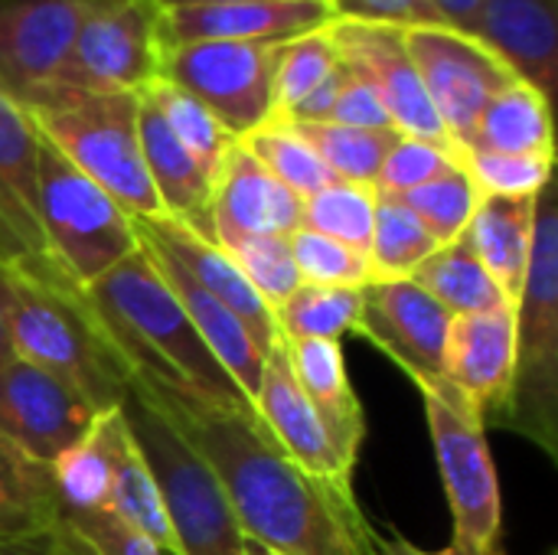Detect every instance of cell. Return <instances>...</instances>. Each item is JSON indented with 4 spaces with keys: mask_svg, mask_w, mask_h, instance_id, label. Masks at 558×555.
I'll use <instances>...</instances> for the list:
<instances>
[{
    "mask_svg": "<svg viewBox=\"0 0 558 555\" xmlns=\"http://www.w3.org/2000/svg\"><path fill=\"white\" fill-rule=\"evenodd\" d=\"M363 314V288L301 285L278 311L275 324L284 340H340L353 334Z\"/></svg>",
    "mask_w": 558,
    "mask_h": 555,
    "instance_id": "cell-35",
    "label": "cell"
},
{
    "mask_svg": "<svg viewBox=\"0 0 558 555\" xmlns=\"http://www.w3.org/2000/svg\"><path fill=\"white\" fill-rule=\"evenodd\" d=\"M160 7L108 0L75 33L56 82L88 92H141L160 69Z\"/></svg>",
    "mask_w": 558,
    "mask_h": 555,
    "instance_id": "cell-10",
    "label": "cell"
},
{
    "mask_svg": "<svg viewBox=\"0 0 558 555\" xmlns=\"http://www.w3.org/2000/svg\"><path fill=\"white\" fill-rule=\"evenodd\" d=\"M373 555H435V553L418 550L415 543H409V540H405V536H399V533H376Z\"/></svg>",
    "mask_w": 558,
    "mask_h": 555,
    "instance_id": "cell-49",
    "label": "cell"
},
{
    "mask_svg": "<svg viewBox=\"0 0 558 555\" xmlns=\"http://www.w3.org/2000/svg\"><path fill=\"white\" fill-rule=\"evenodd\" d=\"M108 0H0V88L26 101L56 82L78 26Z\"/></svg>",
    "mask_w": 558,
    "mask_h": 555,
    "instance_id": "cell-14",
    "label": "cell"
},
{
    "mask_svg": "<svg viewBox=\"0 0 558 555\" xmlns=\"http://www.w3.org/2000/svg\"><path fill=\"white\" fill-rule=\"evenodd\" d=\"M536 196H481L464 232L468 245L474 249L487 275L513 304L520 298L533 249Z\"/></svg>",
    "mask_w": 558,
    "mask_h": 555,
    "instance_id": "cell-25",
    "label": "cell"
},
{
    "mask_svg": "<svg viewBox=\"0 0 558 555\" xmlns=\"http://www.w3.org/2000/svg\"><path fill=\"white\" fill-rule=\"evenodd\" d=\"M340 65V56L330 43L327 26L284 39L275 46V114L288 118L298 101H304L333 69Z\"/></svg>",
    "mask_w": 558,
    "mask_h": 555,
    "instance_id": "cell-39",
    "label": "cell"
},
{
    "mask_svg": "<svg viewBox=\"0 0 558 555\" xmlns=\"http://www.w3.org/2000/svg\"><path fill=\"white\" fill-rule=\"evenodd\" d=\"M549 555H558V550H553V553H549Z\"/></svg>",
    "mask_w": 558,
    "mask_h": 555,
    "instance_id": "cell-54",
    "label": "cell"
},
{
    "mask_svg": "<svg viewBox=\"0 0 558 555\" xmlns=\"http://www.w3.org/2000/svg\"><path fill=\"white\" fill-rule=\"evenodd\" d=\"M121 415L154 474L180 553L245 555V536L235 523V514L199 451L134 386H128Z\"/></svg>",
    "mask_w": 558,
    "mask_h": 555,
    "instance_id": "cell-6",
    "label": "cell"
},
{
    "mask_svg": "<svg viewBox=\"0 0 558 555\" xmlns=\"http://www.w3.org/2000/svg\"><path fill=\"white\" fill-rule=\"evenodd\" d=\"M275 46L196 39L160 49L157 75L203 101L239 141L275 114Z\"/></svg>",
    "mask_w": 558,
    "mask_h": 555,
    "instance_id": "cell-9",
    "label": "cell"
},
{
    "mask_svg": "<svg viewBox=\"0 0 558 555\" xmlns=\"http://www.w3.org/2000/svg\"><path fill=\"white\" fill-rule=\"evenodd\" d=\"M0 555H95V550L62 520V527L56 533L36 536V540L0 543Z\"/></svg>",
    "mask_w": 558,
    "mask_h": 555,
    "instance_id": "cell-47",
    "label": "cell"
},
{
    "mask_svg": "<svg viewBox=\"0 0 558 555\" xmlns=\"http://www.w3.org/2000/svg\"><path fill=\"white\" fill-rule=\"evenodd\" d=\"M0 219L26 255H46L36 219V128L0 88Z\"/></svg>",
    "mask_w": 558,
    "mask_h": 555,
    "instance_id": "cell-26",
    "label": "cell"
},
{
    "mask_svg": "<svg viewBox=\"0 0 558 555\" xmlns=\"http://www.w3.org/2000/svg\"><path fill=\"white\" fill-rule=\"evenodd\" d=\"M288 124L311 144V150L327 164V170L337 180L363 183V186H376L379 167L399 137V131H363L333 121H288Z\"/></svg>",
    "mask_w": 558,
    "mask_h": 555,
    "instance_id": "cell-33",
    "label": "cell"
},
{
    "mask_svg": "<svg viewBox=\"0 0 558 555\" xmlns=\"http://www.w3.org/2000/svg\"><path fill=\"white\" fill-rule=\"evenodd\" d=\"M255 412L271 432V438L281 445V451L294 458L307 474L333 484H353V468L340 461L320 415L314 412L311 399L304 396L288 363V350L281 337L265 353L262 383L255 393Z\"/></svg>",
    "mask_w": 558,
    "mask_h": 555,
    "instance_id": "cell-19",
    "label": "cell"
},
{
    "mask_svg": "<svg viewBox=\"0 0 558 555\" xmlns=\"http://www.w3.org/2000/svg\"><path fill=\"white\" fill-rule=\"evenodd\" d=\"M245 555H275V553H268V550H262V546H255V543H248V540H245Z\"/></svg>",
    "mask_w": 558,
    "mask_h": 555,
    "instance_id": "cell-53",
    "label": "cell"
},
{
    "mask_svg": "<svg viewBox=\"0 0 558 555\" xmlns=\"http://www.w3.org/2000/svg\"><path fill=\"white\" fill-rule=\"evenodd\" d=\"M141 242V239H137ZM144 245V242H141ZM147 255L154 258V265L160 268V275L167 278L170 291L177 294L180 307L186 311L190 324L196 327V334L203 337V343L209 347V353L226 366V373L235 379V386L252 399L255 406V393L262 383V366H265V353L255 347V340L248 337V330L239 324V317L219 304L213 294H206L173 258H167L163 252L144 245Z\"/></svg>",
    "mask_w": 558,
    "mask_h": 555,
    "instance_id": "cell-24",
    "label": "cell"
},
{
    "mask_svg": "<svg viewBox=\"0 0 558 555\" xmlns=\"http://www.w3.org/2000/svg\"><path fill=\"white\" fill-rule=\"evenodd\" d=\"M170 128V134L206 167V173L216 180V170L226 157V150L235 144V137L216 121V114L196 101L190 92H183L180 85L167 82V79H150L141 92H137Z\"/></svg>",
    "mask_w": 558,
    "mask_h": 555,
    "instance_id": "cell-32",
    "label": "cell"
},
{
    "mask_svg": "<svg viewBox=\"0 0 558 555\" xmlns=\"http://www.w3.org/2000/svg\"><path fill=\"white\" fill-rule=\"evenodd\" d=\"M418 288H425L451 317L464 314H487L510 307L513 301L497 288V281L487 275L468 239H454L441 245L435 255L425 258V265L412 275Z\"/></svg>",
    "mask_w": 558,
    "mask_h": 555,
    "instance_id": "cell-29",
    "label": "cell"
},
{
    "mask_svg": "<svg viewBox=\"0 0 558 555\" xmlns=\"http://www.w3.org/2000/svg\"><path fill=\"white\" fill-rule=\"evenodd\" d=\"M301 209L304 200L278 183L242 141L226 150L209 196V236L216 245L248 236H291L301 229Z\"/></svg>",
    "mask_w": 558,
    "mask_h": 555,
    "instance_id": "cell-17",
    "label": "cell"
},
{
    "mask_svg": "<svg viewBox=\"0 0 558 555\" xmlns=\"http://www.w3.org/2000/svg\"><path fill=\"white\" fill-rule=\"evenodd\" d=\"M294 265L301 272L304 285H324V288H366L373 281L369 258L356 249L327 239L311 229H294L288 236Z\"/></svg>",
    "mask_w": 558,
    "mask_h": 555,
    "instance_id": "cell-41",
    "label": "cell"
},
{
    "mask_svg": "<svg viewBox=\"0 0 558 555\" xmlns=\"http://www.w3.org/2000/svg\"><path fill=\"white\" fill-rule=\"evenodd\" d=\"M108 412L72 383L20 357L0 363V435L39 464L72 451Z\"/></svg>",
    "mask_w": 558,
    "mask_h": 555,
    "instance_id": "cell-13",
    "label": "cell"
},
{
    "mask_svg": "<svg viewBox=\"0 0 558 555\" xmlns=\"http://www.w3.org/2000/svg\"><path fill=\"white\" fill-rule=\"evenodd\" d=\"M232 255V262L242 268L248 285L262 294V301L278 311L304 281L294 265L288 236H248L235 239L229 245H219Z\"/></svg>",
    "mask_w": 558,
    "mask_h": 555,
    "instance_id": "cell-40",
    "label": "cell"
},
{
    "mask_svg": "<svg viewBox=\"0 0 558 555\" xmlns=\"http://www.w3.org/2000/svg\"><path fill=\"white\" fill-rule=\"evenodd\" d=\"M477 3L481 0H432L435 13L441 16L445 26L461 29L468 36H474V20H477Z\"/></svg>",
    "mask_w": 558,
    "mask_h": 555,
    "instance_id": "cell-48",
    "label": "cell"
},
{
    "mask_svg": "<svg viewBox=\"0 0 558 555\" xmlns=\"http://www.w3.org/2000/svg\"><path fill=\"white\" fill-rule=\"evenodd\" d=\"M376 200H379L376 186L337 180V183H330V186H324V190H317L314 196L304 200L301 229L337 239V242H343V245H350V249H356L360 255L369 258Z\"/></svg>",
    "mask_w": 558,
    "mask_h": 555,
    "instance_id": "cell-36",
    "label": "cell"
},
{
    "mask_svg": "<svg viewBox=\"0 0 558 555\" xmlns=\"http://www.w3.org/2000/svg\"><path fill=\"white\" fill-rule=\"evenodd\" d=\"M474 36L549 101L558 72V0H481Z\"/></svg>",
    "mask_w": 558,
    "mask_h": 555,
    "instance_id": "cell-21",
    "label": "cell"
},
{
    "mask_svg": "<svg viewBox=\"0 0 558 555\" xmlns=\"http://www.w3.org/2000/svg\"><path fill=\"white\" fill-rule=\"evenodd\" d=\"M513 304L487 314L451 317L441 379H448L481 415L490 422L510 389L513 376Z\"/></svg>",
    "mask_w": 558,
    "mask_h": 555,
    "instance_id": "cell-20",
    "label": "cell"
},
{
    "mask_svg": "<svg viewBox=\"0 0 558 555\" xmlns=\"http://www.w3.org/2000/svg\"><path fill=\"white\" fill-rule=\"evenodd\" d=\"M330 43L340 62L363 79L389 111V121L399 134L438 144L461 157L458 144L448 137L441 118L435 114L418 69L412 62L405 29L379 26V23H356V20H330L327 26Z\"/></svg>",
    "mask_w": 558,
    "mask_h": 555,
    "instance_id": "cell-12",
    "label": "cell"
},
{
    "mask_svg": "<svg viewBox=\"0 0 558 555\" xmlns=\"http://www.w3.org/2000/svg\"><path fill=\"white\" fill-rule=\"evenodd\" d=\"M448 327L451 314L412 278H399L363 288V314L353 334L379 347L409 379H435L441 376Z\"/></svg>",
    "mask_w": 558,
    "mask_h": 555,
    "instance_id": "cell-15",
    "label": "cell"
},
{
    "mask_svg": "<svg viewBox=\"0 0 558 555\" xmlns=\"http://www.w3.org/2000/svg\"><path fill=\"white\" fill-rule=\"evenodd\" d=\"M108 510L121 523H128L134 533L150 540L160 550V555H183L177 536H173V527L167 520V510H163L160 491L154 484V474H150L144 455L137 451L128 425H124V435L118 442V455H114V468H111Z\"/></svg>",
    "mask_w": 558,
    "mask_h": 555,
    "instance_id": "cell-30",
    "label": "cell"
},
{
    "mask_svg": "<svg viewBox=\"0 0 558 555\" xmlns=\"http://www.w3.org/2000/svg\"><path fill=\"white\" fill-rule=\"evenodd\" d=\"M284 350H288V363H291L304 396L311 399L314 412L320 415L340 461L347 468H356V455L366 438V415L350 386L340 340H284Z\"/></svg>",
    "mask_w": 558,
    "mask_h": 555,
    "instance_id": "cell-23",
    "label": "cell"
},
{
    "mask_svg": "<svg viewBox=\"0 0 558 555\" xmlns=\"http://www.w3.org/2000/svg\"><path fill=\"white\" fill-rule=\"evenodd\" d=\"M337 20L330 0H239L219 7L160 10V46L229 39V43H284Z\"/></svg>",
    "mask_w": 558,
    "mask_h": 555,
    "instance_id": "cell-18",
    "label": "cell"
},
{
    "mask_svg": "<svg viewBox=\"0 0 558 555\" xmlns=\"http://www.w3.org/2000/svg\"><path fill=\"white\" fill-rule=\"evenodd\" d=\"M26 255V249L13 239V232L3 226V219H0V262H16V258H23Z\"/></svg>",
    "mask_w": 558,
    "mask_h": 555,
    "instance_id": "cell-51",
    "label": "cell"
},
{
    "mask_svg": "<svg viewBox=\"0 0 558 555\" xmlns=\"http://www.w3.org/2000/svg\"><path fill=\"white\" fill-rule=\"evenodd\" d=\"M131 222H134V236L144 245L173 258L206 294H213L219 304H226L239 317V324L248 330L255 347L262 353H268V347L281 337L278 324H275V311L248 285V278L242 275V268L232 262V255L226 249H219L213 239H206L167 216L131 219Z\"/></svg>",
    "mask_w": 558,
    "mask_h": 555,
    "instance_id": "cell-16",
    "label": "cell"
},
{
    "mask_svg": "<svg viewBox=\"0 0 558 555\" xmlns=\"http://www.w3.org/2000/svg\"><path fill=\"white\" fill-rule=\"evenodd\" d=\"M128 386L144 393L213 468L248 543L275 555H373L376 530L353 484L307 474L281 451L258 412L213 402L131 366Z\"/></svg>",
    "mask_w": 558,
    "mask_h": 555,
    "instance_id": "cell-1",
    "label": "cell"
},
{
    "mask_svg": "<svg viewBox=\"0 0 558 555\" xmlns=\"http://www.w3.org/2000/svg\"><path fill=\"white\" fill-rule=\"evenodd\" d=\"M327 121L347 124V128H363V131H396L392 121H389L386 105L379 101V95L363 79H356L350 69H347V79L340 85V95H337L333 111H330Z\"/></svg>",
    "mask_w": 558,
    "mask_h": 555,
    "instance_id": "cell-46",
    "label": "cell"
},
{
    "mask_svg": "<svg viewBox=\"0 0 558 555\" xmlns=\"http://www.w3.org/2000/svg\"><path fill=\"white\" fill-rule=\"evenodd\" d=\"M160 10H180V7H219V3H239V0H154Z\"/></svg>",
    "mask_w": 558,
    "mask_h": 555,
    "instance_id": "cell-52",
    "label": "cell"
},
{
    "mask_svg": "<svg viewBox=\"0 0 558 555\" xmlns=\"http://www.w3.org/2000/svg\"><path fill=\"white\" fill-rule=\"evenodd\" d=\"M13 357L10 334H7V262H0V363Z\"/></svg>",
    "mask_w": 558,
    "mask_h": 555,
    "instance_id": "cell-50",
    "label": "cell"
},
{
    "mask_svg": "<svg viewBox=\"0 0 558 555\" xmlns=\"http://www.w3.org/2000/svg\"><path fill=\"white\" fill-rule=\"evenodd\" d=\"M36 219L46 255L88 288L137 249L131 216L36 134Z\"/></svg>",
    "mask_w": 558,
    "mask_h": 555,
    "instance_id": "cell-8",
    "label": "cell"
},
{
    "mask_svg": "<svg viewBox=\"0 0 558 555\" xmlns=\"http://www.w3.org/2000/svg\"><path fill=\"white\" fill-rule=\"evenodd\" d=\"M458 160H461L458 154H451V150H445L438 144H428V141L399 134L396 144L389 147L383 167H379L376 190L379 193H389V196H402V193H409V190L435 180L438 173H445Z\"/></svg>",
    "mask_w": 558,
    "mask_h": 555,
    "instance_id": "cell-43",
    "label": "cell"
},
{
    "mask_svg": "<svg viewBox=\"0 0 558 555\" xmlns=\"http://www.w3.org/2000/svg\"><path fill=\"white\" fill-rule=\"evenodd\" d=\"M513 376L500 412L487 425L510 429L558 464V196H536L533 249L513 304Z\"/></svg>",
    "mask_w": 558,
    "mask_h": 555,
    "instance_id": "cell-5",
    "label": "cell"
},
{
    "mask_svg": "<svg viewBox=\"0 0 558 555\" xmlns=\"http://www.w3.org/2000/svg\"><path fill=\"white\" fill-rule=\"evenodd\" d=\"M62 527V500L49 464L33 461L0 435V543L36 540Z\"/></svg>",
    "mask_w": 558,
    "mask_h": 555,
    "instance_id": "cell-27",
    "label": "cell"
},
{
    "mask_svg": "<svg viewBox=\"0 0 558 555\" xmlns=\"http://www.w3.org/2000/svg\"><path fill=\"white\" fill-rule=\"evenodd\" d=\"M399 200L415 213V219L432 232V239L438 245H448V242H454V239H461L468 232L471 216H474L477 200H481V190L474 186L471 173L458 160L454 167H448L435 180L402 193Z\"/></svg>",
    "mask_w": 558,
    "mask_h": 555,
    "instance_id": "cell-38",
    "label": "cell"
},
{
    "mask_svg": "<svg viewBox=\"0 0 558 555\" xmlns=\"http://www.w3.org/2000/svg\"><path fill=\"white\" fill-rule=\"evenodd\" d=\"M62 520L95 550V555H160V550L121 523L108 507L101 510H65Z\"/></svg>",
    "mask_w": 558,
    "mask_h": 555,
    "instance_id": "cell-44",
    "label": "cell"
},
{
    "mask_svg": "<svg viewBox=\"0 0 558 555\" xmlns=\"http://www.w3.org/2000/svg\"><path fill=\"white\" fill-rule=\"evenodd\" d=\"M438 249L441 245L432 239V232L415 219V213L399 196L379 193L376 222H373V245H369L373 281L412 278L425 265V258L435 255Z\"/></svg>",
    "mask_w": 558,
    "mask_h": 555,
    "instance_id": "cell-34",
    "label": "cell"
},
{
    "mask_svg": "<svg viewBox=\"0 0 558 555\" xmlns=\"http://www.w3.org/2000/svg\"><path fill=\"white\" fill-rule=\"evenodd\" d=\"M137 137L144 167L150 177V186L160 200V209L167 219H177L180 226L209 236V196H213V177L206 167L170 134L163 118L137 95Z\"/></svg>",
    "mask_w": 558,
    "mask_h": 555,
    "instance_id": "cell-22",
    "label": "cell"
},
{
    "mask_svg": "<svg viewBox=\"0 0 558 555\" xmlns=\"http://www.w3.org/2000/svg\"><path fill=\"white\" fill-rule=\"evenodd\" d=\"M20 105L36 134L95 180L131 219L163 216L141 154L137 92H88L49 82Z\"/></svg>",
    "mask_w": 558,
    "mask_h": 555,
    "instance_id": "cell-4",
    "label": "cell"
},
{
    "mask_svg": "<svg viewBox=\"0 0 558 555\" xmlns=\"http://www.w3.org/2000/svg\"><path fill=\"white\" fill-rule=\"evenodd\" d=\"M405 43L435 114L458 150H464L484 108L517 75L477 36L451 26L405 29Z\"/></svg>",
    "mask_w": 558,
    "mask_h": 555,
    "instance_id": "cell-11",
    "label": "cell"
},
{
    "mask_svg": "<svg viewBox=\"0 0 558 555\" xmlns=\"http://www.w3.org/2000/svg\"><path fill=\"white\" fill-rule=\"evenodd\" d=\"M7 334L13 357L62 376L98 412L121 409L128 363L85 291L49 255L7 262Z\"/></svg>",
    "mask_w": 558,
    "mask_h": 555,
    "instance_id": "cell-2",
    "label": "cell"
},
{
    "mask_svg": "<svg viewBox=\"0 0 558 555\" xmlns=\"http://www.w3.org/2000/svg\"><path fill=\"white\" fill-rule=\"evenodd\" d=\"M82 291L101 314L111 343L131 370L186 386L213 402L255 412L252 399L209 353L141 242L128 258Z\"/></svg>",
    "mask_w": 558,
    "mask_h": 555,
    "instance_id": "cell-3",
    "label": "cell"
},
{
    "mask_svg": "<svg viewBox=\"0 0 558 555\" xmlns=\"http://www.w3.org/2000/svg\"><path fill=\"white\" fill-rule=\"evenodd\" d=\"M556 157L530 154H494V150H464L461 164L471 173L481 196H536L553 183Z\"/></svg>",
    "mask_w": 558,
    "mask_h": 555,
    "instance_id": "cell-42",
    "label": "cell"
},
{
    "mask_svg": "<svg viewBox=\"0 0 558 555\" xmlns=\"http://www.w3.org/2000/svg\"><path fill=\"white\" fill-rule=\"evenodd\" d=\"M124 435L121 409L98 419V425L59 461L49 464L56 494L65 510H101L108 507L111 468L118 455V442Z\"/></svg>",
    "mask_w": 558,
    "mask_h": 555,
    "instance_id": "cell-31",
    "label": "cell"
},
{
    "mask_svg": "<svg viewBox=\"0 0 558 555\" xmlns=\"http://www.w3.org/2000/svg\"><path fill=\"white\" fill-rule=\"evenodd\" d=\"M412 383L425 402V419L454 520L451 546L435 555H507L500 543V484L487 448L484 415L441 376Z\"/></svg>",
    "mask_w": 558,
    "mask_h": 555,
    "instance_id": "cell-7",
    "label": "cell"
},
{
    "mask_svg": "<svg viewBox=\"0 0 558 555\" xmlns=\"http://www.w3.org/2000/svg\"><path fill=\"white\" fill-rule=\"evenodd\" d=\"M464 150H494V154H530L556 157L553 141V101L526 85L510 82L481 114ZM461 150V154H464Z\"/></svg>",
    "mask_w": 558,
    "mask_h": 555,
    "instance_id": "cell-28",
    "label": "cell"
},
{
    "mask_svg": "<svg viewBox=\"0 0 558 555\" xmlns=\"http://www.w3.org/2000/svg\"><path fill=\"white\" fill-rule=\"evenodd\" d=\"M330 7L340 20H356V23H379L399 29L445 26L432 0H330Z\"/></svg>",
    "mask_w": 558,
    "mask_h": 555,
    "instance_id": "cell-45",
    "label": "cell"
},
{
    "mask_svg": "<svg viewBox=\"0 0 558 555\" xmlns=\"http://www.w3.org/2000/svg\"><path fill=\"white\" fill-rule=\"evenodd\" d=\"M252 157L278 180L284 183L291 193H298L301 200L314 196L317 190L337 183V177L327 170V164L311 150V144L288 124V121H265L258 131L239 137Z\"/></svg>",
    "mask_w": 558,
    "mask_h": 555,
    "instance_id": "cell-37",
    "label": "cell"
}]
</instances>
